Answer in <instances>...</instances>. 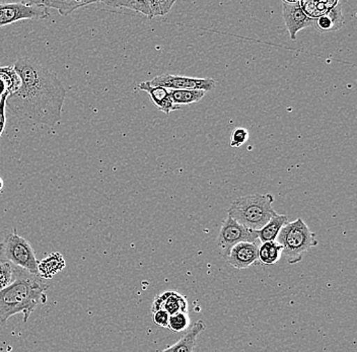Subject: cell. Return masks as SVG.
I'll use <instances>...</instances> for the list:
<instances>
[{
    "label": "cell",
    "instance_id": "obj_7",
    "mask_svg": "<svg viewBox=\"0 0 357 352\" xmlns=\"http://www.w3.org/2000/svg\"><path fill=\"white\" fill-rule=\"evenodd\" d=\"M240 243H255L258 244V231H252L227 215L218 233V245L222 255L227 258L231 248Z\"/></svg>",
    "mask_w": 357,
    "mask_h": 352
},
{
    "label": "cell",
    "instance_id": "obj_26",
    "mask_svg": "<svg viewBox=\"0 0 357 352\" xmlns=\"http://www.w3.org/2000/svg\"><path fill=\"white\" fill-rule=\"evenodd\" d=\"M169 315L164 309H158V311L153 312V321L158 326L162 327V328H167L169 325Z\"/></svg>",
    "mask_w": 357,
    "mask_h": 352
},
{
    "label": "cell",
    "instance_id": "obj_17",
    "mask_svg": "<svg viewBox=\"0 0 357 352\" xmlns=\"http://www.w3.org/2000/svg\"><path fill=\"white\" fill-rule=\"evenodd\" d=\"M21 86V79L13 66H0V98L15 93Z\"/></svg>",
    "mask_w": 357,
    "mask_h": 352
},
{
    "label": "cell",
    "instance_id": "obj_4",
    "mask_svg": "<svg viewBox=\"0 0 357 352\" xmlns=\"http://www.w3.org/2000/svg\"><path fill=\"white\" fill-rule=\"evenodd\" d=\"M276 242L282 247V255L289 264L300 263L310 249L318 246L316 235L301 217L287 222L279 233Z\"/></svg>",
    "mask_w": 357,
    "mask_h": 352
},
{
    "label": "cell",
    "instance_id": "obj_8",
    "mask_svg": "<svg viewBox=\"0 0 357 352\" xmlns=\"http://www.w3.org/2000/svg\"><path fill=\"white\" fill-rule=\"evenodd\" d=\"M149 84L153 86H162L169 91L199 90L209 91L216 86L215 80L212 79H197V77H180V75H158Z\"/></svg>",
    "mask_w": 357,
    "mask_h": 352
},
{
    "label": "cell",
    "instance_id": "obj_18",
    "mask_svg": "<svg viewBox=\"0 0 357 352\" xmlns=\"http://www.w3.org/2000/svg\"><path fill=\"white\" fill-rule=\"evenodd\" d=\"M339 1H328V0H319V1H300V6L303 12L305 13L310 19L316 20L321 15H326L330 10H333L335 6H338Z\"/></svg>",
    "mask_w": 357,
    "mask_h": 352
},
{
    "label": "cell",
    "instance_id": "obj_27",
    "mask_svg": "<svg viewBox=\"0 0 357 352\" xmlns=\"http://www.w3.org/2000/svg\"><path fill=\"white\" fill-rule=\"evenodd\" d=\"M8 95H2L0 98V138L3 135L4 129L6 126V99H8Z\"/></svg>",
    "mask_w": 357,
    "mask_h": 352
},
{
    "label": "cell",
    "instance_id": "obj_12",
    "mask_svg": "<svg viewBox=\"0 0 357 352\" xmlns=\"http://www.w3.org/2000/svg\"><path fill=\"white\" fill-rule=\"evenodd\" d=\"M138 89H139L140 91H146L156 108L160 109V111H162V112L167 114V115L181 108V107L176 106L173 101H172L169 90L162 88V86H151V84H149V80L142 82V84L138 86Z\"/></svg>",
    "mask_w": 357,
    "mask_h": 352
},
{
    "label": "cell",
    "instance_id": "obj_10",
    "mask_svg": "<svg viewBox=\"0 0 357 352\" xmlns=\"http://www.w3.org/2000/svg\"><path fill=\"white\" fill-rule=\"evenodd\" d=\"M258 244L255 243H240L231 248L225 258L234 268L247 269L260 264L258 260Z\"/></svg>",
    "mask_w": 357,
    "mask_h": 352
},
{
    "label": "cell",
    "instance_id": "obj_19",
    "mask_svg": "<svg viewBox=\"0 0 357 352\" xmlns=\"http://www.w3.org/2000/svg\"><path fill=\"white\" fill-rule=\"evenodd\" d=\"M37 3L46 8H54L62 17H67V15H71L75 10H78V8L93 6L95 1H73V0H69V1H53V0H43V1H37Z\"/></svg>",
    "mask_w": 357,
    "mask_h": 352
},
{
    "label": "cell",
    "instance_id": "obj_21",
    "mask_svg": "<svg viewBox=\"0 0 357 352\" xmlns=\"http://www.w3.org/2000/svg\"><path fill=\"white\" fill-rule=\"evenodd\" d=\"M172 101L176 106L197 102L204 98L206 91L199 90L169 91Z\"/></svg>",
    "mask_w": 357,
    "mask_h": 352
},
{
    "label": "cell",
    "instance_id": "obj_11",
    "mask_svg": "<svg viewBox=\"0 0 357 352\" xmlns=\"http://www.w3.org/2000/svg\"><path fill=\"white\" fill-rule=\"evenodd\" d=\"M164 309L169 316L178 313H188L187 298L177 291H165L156 296L151 306V312Z\"/></svg>",
    "mask_w": 357,
    "mask_h": 352
},
{
    "label": "cell",
    "instance_id": "obj_14",
    "mask_svg": "<svg viewBox=\"0 0 357 352\" xmlns=\"http://www.w3.org/2000/svg\"><path fill=\"white\" fill-rule=\"evenodd\" d=\"M66 260L58 252L50 254L48 257L38 263V275L43 280H51L56 274L66 268Z\"/></svg>",
    "mask_w": 357,
    "mask_h": 352
},
{
    "label": "cell",
    "instance_id": "obj_25",
    "mask_svg": "<svg viewBox=\"0 0 357 352\" xmlns=\"http://www.w3.org/2000/svg\"><path fill=\"white\" fill-rule=\"evenodd\" d=\"M248 139H249V132L247 129L238 127V128L234 129L233 135H231V148H240L248 141Z\"/></svg>",
    "mask_w": 357,
    "mask_h": 352
},
{
    "label": "cell",
    "instance_id": "obj_23",
    "mask_svg": "<svg viewBox=\"0 0 357 352\" xmlns=\"http://www.w3.org/2000/svg\"><path fill=\"white\" fill-rule=\"evenodd\" d=\"M190 326V318L188 313H178L175 315L169 316V325L167 328L172 331L181 332L186 331Z\"/></svg>",
    "mask_w": 357,
    "mask_h": 352
},
{
    "label": "cell",
    "instance_id": "obj_28",
    "mask_svg": "<svg viewBox=\"0 0 357 352\" xmlns=\"http://www.w3.org/2000/svg\"><path fill=\"white\" fill-rule=\"evenodd\" d=\"M3 187H4L3 179H2L1 177H0V192H1L2 189H3Z\"/></svg>",
    "mask_w": 357,
    "mask_h": 352
},
{
    "label": "cell",
    "instance_id": "obj_5",
    "mask_svg": "<svg viewBox=\"0 0 357 352\" xmlns=\"http://www.w3.org/2000/svg\"><path fill=\"white\" fill-rule=\"evenodd\" d=\"M0 257L17 268L38 275V261L32 245L17 234V229L0 243Z\"/></svg>",
    "mask_w": 357,
    "mask_h": 352
},
{
    "label": "cell",
    "instance_id": "obj_16",
    "mask_svg": "<svg viewBox=\"0 0 357 352\" xmlns=\"http://www.w3.org/2000/svg\"><path fill=\"white\" fill-rule=\"evenodd\" d=\"M287 222H289V218L287 215H278V213L274 215L260 231H258L259 242L266 243L276 240L281 229Z\"/></svg>",
    "mask_w": 357,
    "mask_h": 352
},
{
    "label": "cell",
    "instance_id": "obj_13",
    "mask_svg": "<svg viewBox=\"0 0 357 352\" xmlns=\"http://www.w3.org/2000/svg\"><path fill=\"white\" fill-rule=\"evenodd\" d=\"M343 24H344V17H343L340 3L335 6L329 13L314 20V28L321 33L336 32L342 28Z\"/></svg>",
    "mask_w": 357,
    "mask_h": 352
},
{
    "label": "cell",
    "instance_id": "obj_20",
    "mask_svg": "<svg viewBox=\"0 0 357 352\" xmlns=\"http://www.w3.org/2000/svg\"><path fill=\"white\" fill-rule=\"evenodd\" d=\"M282 256V247L276 240L261 243L258 247L259 263L264 265H273L280 260Z\"/></svg>",
    "mask_w": 357,
    "mask_h": 352
},
{
    "label": "cell",
    "instance_id": "obj_1",
    "mask_svg": "<svg viewBox=\"0 0 357 352\" xmlns=\"http://www.w3.org/2000/svg\"><path fill=\"white\" fill-rule=\"evenodd\" d=\"M21 86L8 95L6 109L24 121L54 126L62 119L66 91L56 73L31 58L15 62Z\"/></svg>",
    "mask_w": 357,
    "mask_h": 352
},
{
    "label": "cell",
    "instance_id": "obj_2",
    "mask_svg": "<svg viewBox=\"0 0 357 352\" xmlns=\"http://www.w3.org/2000/svg\"><path fill=\"white\" fill-rule=\"evenodd\" d=\"M49 285L39 275H33L17 267L15 282L0 291V325L22 314L26 323L38 307L47 302Z\"/></svg>",
    "mask_w": 357,
    "mask_h": 352
},
{
    "label": "cell",
    "instance_id": "obj_24",
    "mask_svg": "<svg viewBox=\"0 0 357 352\" xmlns=\"http://www.w3.org/2000/svg\"><path fill=\"white\" fill-rule=\"evenodd\" d=\"M175 0H172V1H158V0L149 1L151 19L155 17H164V15L169 13V10L175 6Z\"/></svg>",
    "mask_w": 357,
    "mask_h": 352
},
{
    "label": "cell",
    "instance_id": "obj_22",
    "mask_svg": "<svg viewBox=\"0 0 357 352\" xmlns=\"http://www.w3.org/2000/svg\"><path fill=\"white\" fill-rule=\"evenodd\" d=\"M17 267L0 257V291L10 286L15 280Z\"/></svg>",
    "mask_w": 357,
    "mask_h": 352
},
{
    "label": "cell",
    "instance_id": "obj_6",
    "mask_svg": "<svg viewBox=\"0 0 357 352\" xmlns=\"http://www.w3.org/2000/svg\"><path fill=\"white\" fill-rule=\"evenodd\" d=\"M47 17H49L48 8L40 6L37 1L0 3V28L26 20L40 21Z\"/></svg>",
    "mask_w": 357,
    "mask_h": 352
},
{
    "label": "cell",
    "instance_id": "obj_9",
    "mask_svg": "<svg viewBox=\"0 0 357 352\" xmlns=\"http://www.w3.org/2000/svg\"><path fill=\"white\" fill-rule=\"evenodd\" d=\"M282 17L292 41H296V35L300 31L314 26V20L310 19L303 12L300 1L284 0L282 2Z\"/></svg>",
    "mask_w": 357,
    "mask_h": 352
},
{
    "label": "cell",
    "instance_id": "obj_15",
    "mask_svg": "<svg viewBox=\"0 0 357 352\" xmlns=\"http://www.w3.org/2000/svg\"><path fill=\"white\" fill-rule=\"evenodd\" d=\"M204 330V323L202 321H198L189 330L188 333L185 334L177 343L160 352H193L196 346V340L201 332Z\"/></svg>",
    "mask_w": 357,
    "mask_h": 352
},
{
    "label": "cell",
    "instance_id": "obj_3",
    "mask_svg": "<svg viewBox=\"0 0 357 352\" xmlns=\"http://www.w3.org/2000/svg\"><path fill=\"white\" fill-rule=\"evenodd\" d=\"M274 197L271 194H254L234 200L227 215L238 224L252 231H260L265 224L278 215L274 211Z\"/></svg>",
    "mask_w": 357,
    "mask_h": 352
}]
</instances>
